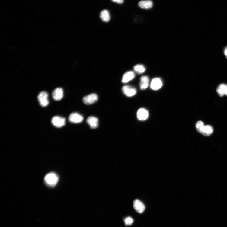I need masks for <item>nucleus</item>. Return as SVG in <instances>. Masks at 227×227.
Instances as JSON below:
<instances>
[{"label":"nucleus","instance_id":"obj_4","mask_svg":"<svg viewBox=\"0 0 227 227\" xmlns=\"http://www.w3.org/2000/svg\"><path fill=\"white\" fill-rule=\"evenodd\" d=\"M122 90L123 94L129 97L134 96L137 93V90L135 88L128 85L124 86L122 88Z\"/></svg>","mask_w":227,"mask_h":227},{"label":"nucleus","instance_id":"obj_15","mask_svg":"<svg viewBox=\"0 0 227 227\" xmlns=\"http://www.w3.org/2000/svg\"><path fill=\"white\" fill-rule=\"evenodd\" d=\"M213 132V129L212 126L209 125H204L201 133L204 136H208L211 135Z\"/></svg>","mask_w":227,"mask_h":227},{"label":"nucleus","instance_id":"obj_14","mask_svg":"<svg viewBox=\"0 0 227 227\" xmlns=\"http://www.w3.org/2000/svg\"><path fill=\"white\" fill-rule=\"evenodd\" d=\"M149 80L147 76H144L141 77L140 82V87L141 90L146 89L149 86Z\"/></svg>","mask_w":227,"mask_h":227},{"label":"nucleus","instance_id":"obj_9","mask_svg":"<svg viewBox=\"0 0 227 227\" xmlns=\"http://www.w3.org/2000/svg\"><path fill=\"white\" fill-rule=\"evenodd\" d=\"M63 96V91L61 88H58L55 89L52 93V96L55 100L59 101L61 100Z\"/></svg>","mask_w":227,"mask_h":227},{"label":"nucleus","instance_id":"obj_21","mask_svg":"<svg viewBox=\"0 0 227 227\" xmlns=\"http://www.w3.org/2000/svg\"><path fill=\"white\" fill-rule=\"evenodd\" d=\"M112 1L113 2L119 4H121L123 3L124 2V1H123V0H119V1H116H116Z\"/></svg>","mask_w":227,"mask_h":227},{"label":"nucleus","instance_id":"obj_19","mask_svg":"<svg viewBox=\"0 0 227 227\" xmlns=\"http://www.w3.org/2000/svg\"><path fill=\"white\" fill-rule=\"evenodd\" d=\"M204 126L203 123L201 121H198L196 124V129L197 131L200 133H201Z\"/></svg>","mask_w":227,"mask_h":227},{"label":"nucleus","instance_id":"obj_8","mask_svg":"<svg viewBox=\"0 0 227 227\" xmlns=\"http://www.w3.org/2000/svg\"><path fill=\"white\" fill-rule=\"evenodd\" d=\"M162 86V82L159 78H155L152 80L150 87L154 90H157L161 88Z\"/></svg>","mask_w":227,"mask_h":227},{"label":"nucleus","instance_id":"obj_18","mask_svg":"<svg viewBox=\"0 0 227 227\" xmlns=\"http://www.w3.org/2000/svg\"><path fill=\"white\" fill-rule=\"evenodd\" d=\"M134 70L138 74L144 73L146 70L145 68L143 65H138L135 66L133 67Z\"/></svg>","mask_w":227,"mask_h":227},{"label":"nucleus","instance_id":"obj_6","mask_svg":"<svg viewBox=\"0 0 227 227\" xmlns=\"http://www.w3.org/2000/svg\"><path fill=\"white\" fill-rule=\"evenodd\" d=\"M98 99V96L96 94H92L84 97L83 98V101L85 104L90 105L96 102Z\"/></svg>","mask_w":227,"mask_h":227},{"label":"nucleus","instance_id":"obj_17","mask_svg":"<svg viewBox=\"0 0 227 227\" xmlns=\"http://www.w3.org/2000/svg\"><path fill=\"white\" fill-rule=\"evenodd\" d=\"M100 18L104 22H108L110 19L109 12L107 10L102 11L100 14Z\"/></svg>","mask_w":227,"mask_h":227},{"label":"nucleus","instance_id":"obj_20","mask_svg":"<svg viewBox=\"0 0 227 227\" xmlns=\"http://www.w3.org/2000/svg\"><path fill=\"white\" fill-rule=\"evenodd\" d=\"M133 222V219L130 217H128L125 219L124 222L126 225H130Z\"/></svg>","mask_w":227,"mask_h":227},{"label":"nucleus","instance_id":"obj_2","mask_svg":"<svg viewBox=\"0 0 227 227\" xmlns=\"http://www.w3.org/2000/svg\"><path fill=\"white\" fill-rule=\"evenodd\" d=\"M48 94L46 92L42 91L40 92L38 96V99L40 105L42 107H46L49 104Z\"/></svg>","mask_w":227,"mask_h":227},{"label":"nucleus","instance_id":"obj_5","mask_svg":"<svg viewBox=\"0 0 227 227\" xmlns=\"http://www.w3.org/2000/svg\"><path fill=\"white\" fill-rule=\"evenodd\" d=\"M52 123L55 126L60 128L65 125L66 119L65 118L61 117L55 116L52 119Z\"/></svg>","mask_w":227,"mask_h":227},{"label":"nucleus","instance_id":"obj_16","mask_svg":"<svg viewBox=\"0 0 227 227\" xmlns=\"http://www.w3.org/2000/svg\"><path fill=\"white\" fill-rule=\"evenodd\" d=\"M153 4L150 1H141L139 3V5L140 8L144 9H149L153 6Z\"/></svg>","mask_w":227,"mask_h":227},{"label":"nucleus","instance_id":"obj_12","mask_svg":"<svg viewBox=\"0 0 227 227\" xmlns=\"http://www.w3.org/2000/svg\"><path fill=\"white\" fill-rule=\"evenodd\" d=\"M87 121L91 129H96L98 126V120L94 116L89 117L88 118Z\"/></svg>","mask_w":227,"mask_h":227},{"label":"nucleus","instance_id":"obj_7","mask_svg":"<svg viewBox=\"0 0 227 227\" xmlns=\"http://www.w3.org/2000/svg\"><path fill=\"white\" fill-rule=\"evenodd\" d=\"M133 205L134 209L139 213H142L145 210V205L139 200H135L133 202Z\"/></svg>","mask_w":227,"mask_h":227},{"label":"nucleus","instance_id":"obj_10","mask_svg":"<svg viewBox=\"0 0 227 227\" xmlns=\"http://www.w3.org/2000/svg\"><path fill=\"white\" fill-rule=\"evenodd\" d=\"M149 116L148 111L144 108L139 109L137 112V117L140 120H146Z\"/></svg>","mask_w":227,"mask_h":227},{"label":"nucleus","instance_id":"obj_22","mask_svg":"<svg viewBox=\"0 0 227 227\" xmlns=\"http://www.w3.org/2000/svg\"><path fill=\"white\" fill-rule=\"evenodd\" d=\"M224 53L227 59V46L225 48L224 50Z\"/></svg>","mask_w":227,"mask_h":227},{"label":"nucleus","instance_id":"obj_11","mask_svg":"<svg viewBox=\"0 0 227 227\" xmlns=\"http://www.w3.org/2000/svg\"><path fill=\"white\" fill-rule=\"evenodd\" d=\"M216 91L219 96L222 97L224 95L227 96V84L225 83L219 84L217 88Z\"/></svg>","mask_w":227,"mask_h":227},{"label":"nucleus","instance_id":"obj_13","mask_svg":"<svg viewBox=\"0 0 227 227\" xmlns=\"http://www.w3.org/2000/svg\"><path fill=\"white\" fill-rule=\"evenodd\" d=\"M135 76L134 73L132 71H129L125 73L122 78L123 83H125L133 80Z\"/></svg>","mask_w":227,"mask_h":227},{"label":"nucleus","instance_id":"obj_1","mask_svg":"<svg viewBox=\"0 0 227 227\" xmlns=\"http://www.w3.org/2000/svg\"><path fill=\"white\" fill-rule=\"evenodd\" d=\"M44 180L46 184L49 186H55L59 181L57 175L54 173H50L45 177Z\"/></svg>","mask_w":227,"mask_h":227},{"label":"nucleus","instance_id":"obj_3","mask_svg":"<svg viewBox=\"0 0 227 227\" xmlns=\"http://www.w3.org/2000/svg\"><path fill=\"white\" fill-rule=\"evenodd\" d=\"M69 121L74 123H79L82 122L83 120V116L77 113H73L71 114L69 117Z\"/></svg>","mask_w":227,"mask_h":227}]
</instances>
